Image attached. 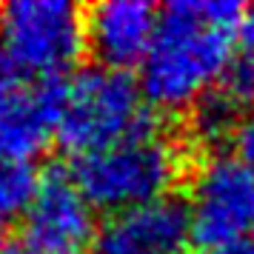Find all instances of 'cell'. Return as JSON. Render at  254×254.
Masks as SVG:
<instances>
[{"label": "cell", "instance_id": "obj_1", "mask_svg": "<svg viewBox=\"0 0 254 254\" xmlns=\"http://www.w3.org/2000/svg\"><path fill=\"white\" fill-rule=\"evenodd\" d=\"M243 17L234 0H174L157 17L140 92L160 112L194 106L231 63V35Z\"/></svg>", "mask_w": 254, "mask_h": 254}, {"label": "cell", "instance_id": "obj_2", "mask_svg": "<svg viewBox=\"0 0 254 254\" xmlns=\"http://www.w3.org/2000/svg\"><path fill=\"white\" fill-rule=\"evenodd\" d=\"M180 177V151L160 126L74 160L71 180L92 208L120 214L169 197Z\"/></svg>", "mask_w": 254, "mask_h": 254}, {"label": "cell", "instance_id": "obj_3", "mask_svg": "<svg viewBox=\"0 0 254 254\" xmlns=\"http://www.w3.org/2000/svg\"><path fill=\"white\" fill-rule=\"evenodd\" d=\"M157 126L160 123L146 106L140 83L128 71L89 66L77 71L63 89L55 137L74 157H83Z\"/></svg>", "mask_w": 254, "mask_h": 254}, {"label": "cell", "instance_id": "obj_4", "mask_svg": "<svg viewBox=\"0 0 254 254\" xmlns=\"http://www.w3.org/2000/svg\"><path fill=\"white\" fill-rule=\"evenodd\" d=\"M86 52V9L69 0H17L0 12V58L40 80H60Z\"/></svg>", "mask_w": 254, "mask_h": 254}, {"label": "cell", "instance_id": "obj_5", "mask_svg": "<svg viewBox=\"0 0 254 254\" xmlns=\"http://www.w3.org/2000/svg\"><path fill=\"white\" fill-rule=\"evenodd\" d=\"M191 243L217 249L254 231V172L237 157L208 160L194 180L189 206Z\"/></svg>", "mask_w": 254, "mask_h": 254}, {"label": "cell", "instance_id": "obj_6", "mask_svg": "<svg viewBox=\"0 0 254 254\" xmlns=\"http://www.w3.org/2000/svg\"><path fill=\"white\" fill-rule=\"evenodd\" d=\"M63 80H40L0 58V154L32 163L58 131Z\"/></svg>", "mask_w": 254, "mask_h": 254}, {"label": "cell", "instance_id": "obj_7", "mask_svg": "<svg viewBox=\"0 0 254 254\" xmlns=\"http://www.w3.org/2000/svg\"><path fill=\"white\" fill-rule=\"evenodd\" d=\"M97 240L94 208L80 194L71 174L49 172L23 214L26 254H86Z\"/></svg>", "mask_w": 254, "mask_h": 254}, {"label": "cell", "instance_id": "obj_8", "mask_svg": "<svg viewBox=\"0 0 254 254\" xmlns=\"http://www.w3.org/2000/svg\"><path fill=\"white\" fill-rule=\"evenodd\" d=\"M191 243L189 206L163 197L146 206L112 214L97 229V254H186Z\"/></svg>", "mask_w": 254, "mask_h": 254}, {"label": "cell", "instance_id": "obj_9", "mask_svg": "<svg viewBox=\"0 0 254 254\" xmlns=\"http://www.w3.org/2000/svg\"><path fill=\"white\" fill-rule=\"evenodd\" d=\"M160 12L146 0H103L86 12V49L97 66L128 71L143 66Z\"/></svg>", "mask_w": 254, "mask_h": 254}, {"label": "cell", "instance_id": "obj_10", "mask_svg": "<svg viewBox=\"0 0 254 254\" xmlns=\"http://www.w3.org/2000/svg\"><path fill=\"white\" fill-rule=\"evenodd\" d=\"M243 109L231 103L217 86H211L194 106H191V134L200 143H223L226 137H234V131L243 120Z\"/></svg>", "mask_w": 254, "mask_h": 254}, {"label": "cell", "instance_id": "obj_11", "mask_svg": "<svg viewBox=\"0 0 254 254\" xmlns=\"http://www.w3.org/2000/svg\"><path fill=\"white\" fill-rule=\"evenodd\" d=\"M40 186V174L32 163L0 154V220L20 217L29 211Z\"/></svg>", "mask_w": 254, "mask_h": 254}, {"label": "cell", "instance_id": "obj_12", "mask_svg": "<svg viewBox=\"0 0 254 254\" xmlns=\"http://www.w3.org/2000/svg\"><path fill=\"white\" fill-rule=\"evenodd\" d=\"M220 92L229 97L231 103L249 112L254 106V55H237L231 58V63L226 66V71L220 74V80L214 83Z\"/></svg>", "mask_w": 254, "mask_h": 254}, {"label": "cell", "instance_id": "obj_13", "mask_svg": "<svg viewBox=\"0 0 254 254\" xmlns=\"http://www.w3.org/2000/svg\"><path fill=\"white\" fill-rule=\"evenodd\" d=\"M234 149H237V160L254 172V106L243 115L240 126L234 131Z\"/></svg>", "mask_w": 254, "mask_h": 254}, {"label": "cell", "instance_id": "obj_14", "mask_svg": "<svg viewBox=\"0 0 254 254\" xmlns=\"http://www.w3.org/2000/svg\"><path fill=\"white\" fill-rule=\"evenodd\" d=\"M237 32H240V40H243V46H246V52L254 55V6L252 9H243V17H240V23H237Z\"/></svg>", "mask_w": 254, "mask_h": 254}, {"label": "cell", "instance_id": "obj_15", "mask_svg": "<svg viewBox=\"0 0 254 254\" xmlns=\"http://www.w3.org/2000/svg\"><path fill=\"white\" fill-rule=\"evenodd\" d=\"M203 254H254V240H237V243H229V246L208 249Z\"/></svg>", "mask_w": 254, "mask_h": 254}, {"label": "cell", "instance_id": "obj_16", "mask_svg": "<svg viewBox=\"0 0 254 254\" xmlns=\"http://www.w3.org/2000/svg\"><path fill=\"white\" fill-rule=\"evenodd\" d=\"M0 254H9V229H6V220H0Z\"/></svg>", "mask_w": 254, "mask_h": 254}, {"label": "cell", "instance_id": "obj_17", "mask_svg": "<svg viewBox=\"0 0 254 254\" xmlns=\"http://www.w3.org/2000/svg\"><path fill=\"white\" fill-rule=\"evenodd\" d=\"M17 254H26V252H17Z\"/></svg>", "mask_w": 254, "mask_h": 254}]
</instances>
